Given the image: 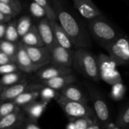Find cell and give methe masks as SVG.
Here are the masks:
<instances>
[{
  "label": "cell",
  "mask_w": 129,
  "mask_h": 129,
  "mask_svg": "<svg viewBox=\"0 0 129 129\" xmlns=\"http://www.w3.org/2000/svg\"><path fill=\"white\" fill-rule=\"evenodd\" d=\"M52 2L57 20L67 33L73 45L76 48L89 47L91 45L89 34L79 17L65 5L63 0H52Z\"/></svg>",
  "instance_id": "1"
},
{
  "label": "cell",
  "mask_w": 129,
  "mask_h": 129,
  "mask_svg": "<svg viewBox=\"0 0 129 129\" xmlns=\"http://www.w3.org/2000/svg\"><path fill=\"white\" fill-rule=\"evenodd\" d=\"M73 66L85 76L96 82L101 80L98 57L85 48H77L76 50L73 51Z\"/></svg>",
  "instance_id": "2"
},
{
  "label": "cell",
  "mask_w": 129,
  "mask_h": 129,
  "mask_svg": "<svg viewBox=\"0 0 129 129\" xmlns=\"http://www.w3.org/2000/svg\"><path fill=\"white\" fill-rule=\"evenodd\" d=\"M88 29L94 39L103 47L123 36L103 14L88 20Z\"/></svg>",
  "instance_id": "3"
},
{
  "label": "cell",
  "mask_w": 129,
  "mask_h": 129,
  "mask_svg": "<svg viewBox=\"0 0 129 129\" xmlns=\"http://www.w3.org/2000/svg\"><path fill=\"white\" fill-rule=\"evenodd\" d=\"M56 101L69 120L84 117L96 119L94 110L85 104L69 100L60 94Z\"/></svg>",
  "instance_id": "4"
},
{
  "label": "cell",
  "mask_w": 129,
  "mask_h": 129,
  "mask_svg": "<svg viewBox=\"0 0 129 129\" xmlns=\"http://www.w3.org/2000/svg\"><path fill=\"white\" fill-rule=\"evenodd\" d=\"M90 98L93 103V110L98 124L101 128H106L110 122V115L107 104L101 94L91 86L88 87Z\"/></svg>",
  "instance_id": "5"
},
{
  "label": "cell",
  "mask_w": 129,
  "mask_h": 129,
  "mask_svg": "<svg viewBox=\"0 0 129 129\" xmlns=\"http://www.w3.org/2000/svg\"><path fill=\"white\" fill-rule=\"evenodd\" d=\"M121 65H129V39L122 36L104 47Z\"/></svg>",
  "instance_id": "6"
},
{
  "label": "cell",
  "mask_w": 129,
  "mask_h": 129,
  "mask_svg": "<svg viewBox=\"0 0 129 129\" xmlns=\"http://www.w3.org/2000/svg\"><path fill=\"white\" fill-rule=\"evenodd\" d=\"M14 62L17 64L19 70L27 73L38 71L39 69L43 67L42 65L35 63L31 60L24 45L21 42L18 43V48L14 58Z\"/></svg>",
  "instance_id": "7"
},
{
  "label": "cell",
  "mask_w": 129,
  "mask_h": 129,
  "mask_svg": "<svg viewBox=\"0 0 129 129\" xmlns=\"http://www.w3.org/2000/svg\"><path fill=\"white\" fill-rule=\"evenodd\" d=\"M51 63L54 65L70 67L73 65V51L57 43L50 50Z\"/></svg>",
  "instance_id": "8"
},
{
  "label": "cell",
  "mask_w": 129,
  "mask_h": 129,
  "mask_svg": "<svg viewBox=\"0 0 129 129\" xmlns=\"http://www.w3.org/2000/svg\"><path fill=\"white\" fill-rule=\"evenodd\" d=\"M73 2L74 8L86 20H90L102 15V12L92 0H73Z\"/></svg>",
  "instance_id": "9"
},
{
  "label": "cell",
  "mask_w": 129,
  "mask_h": 129,
  "mask_svg": "<svg viewBox=\"0 0 129 129\" xmlns=\"http://www.w3.org/2000/svg\"><path fill=\"white\" fill-rule=\"evenodd\" d=\"M24 46L31 60L35 63L45 67L48 63H51V53L45 45L27 46L24 45Z\"/></svg>",
  "instance_id": "10"
},
{
  "label": "cell",
  "mask_w": 129,
  "mask_h": 129,
  "mask_svg": "<svg viewBox=\"0 0 129 129\" xmlns=\"http://www.w3.org/2000/svg\"><path fill=\"white\" fill-rule=\"evenodd\" d=\"M37 27L44 45L50 51L57 44L50 20L47 17H43L39 22Z\"/></svg>",
  "instance_id": "11"
},
{
  "label": "cell",
  "mask_w": 129,
  "mask_h": 129,
  "mask_svg": "<svg viewBox=\"0 0 129 129\" xmlns=\"http://www.w3.org/2000/svg\"><path fill=\"white\" fill-rule=\"evenodd\" d=\"M27 88L28 85L26 79L20 80V82L11 85L4 87L0 92V100L3 101H14L18 95L25 91Z\"/></svg>",
  "instance_id": "12"
},
{
  "label": "cell",
  "mask_w": 129,
  "mask_h": 129,
  "mask_svg": "<svg viewBox=\"0 0 129 129\" xmlns=\"http://www.w3.org/2000/svg\"><path fill=\"white\" fill-rule=\"evenodd\" d=\"M72 73V70L70 67H61L54 65L51 67H43L37 71L36 76L42 81L48 80L61 75H67Z\"/></svg>",
  "instance_id": "13"
},
{
  "label": "cell",
  "mask_w": 129,
  "mask_h": 129,
  "mask_svg": "<svg viewBox=\"0 0 129 129\" xmlns=\"http://www.w3.org/2000/svg\"><path fill=\"white\" fill-rule=\"evenodd\" d=\"M50 22L57 43L67 49L71 50L73 44L67 33L63 29V28L57 20H50Z\"/></svg>",
  "instance_id": "14"
},
{
  "label": "cell",
  "mask_w": 129,
  "mask_h": 129,
  "mask_svg": "<svg viewBox=\"0 0 129 129\" xmlns=\"http://www.w3.org/2000/svg\"><path fill=\"white\" fill-rule=\"evenodd\" d=\"M76 81V78L72 74L61 75L56 76L54 78L42 81V84L49 86L55 90H61L68 85L73 84Z\"/></svg>",
  "instance_id": "15"
},
{
  "label": "cell",
  "mask_w": 129,
  "mask_h": 129,
  "mask_svg": "<svg viewBox=\"0 0 129 129\" xmlns=\"http://www.w3.org/2000/svg\"><path fill=\"white\" fill-rule=\"evenodd\" d=\"M60 94L69 100L85 104H88V100L84 92L76 85H74L73 84L68 85L67 86L62 88L60 90Z\"/></svg>",
  "instance_id": "16"
},
{
  "label": "cell",
  "mask_w": 129,
  "mask_h": 129,
  "mask_svg": "<svg viewBox=\"0 0 129 129\" xmlns=\"http://www.w3.org/2000/svg\"><path fill=\"white\" fill-rule=\"evenodd\" d=\"M23 122V115L20 107H17L12 113L0 118V129H8L14 128L17 124Z\"/></svg>",
  "instance_id": "17"
},
{
  "label": "cell",
  "mask_w": 129,
  "mask_h": 129,
  "mask_svg": "<svg viewBox=\"0 0 129 129\" xmlns=\"http://www.w3.org/2000/svg\"><path fill=\"white\" fill-rule=\"evenodd\" d=\"M101 125L94 119L84 117L69 120L67 125V129H99Z\"/></svg>",
  "instance_id": "18"
},
{
  "label": "cell",
  "mask_w": 129,
  "mask_h": 129,
  "mask_svg": "<svg viewBox=\"0 0 129 129\" xmlns=\"http://www.w3.org/2000/svg\"><path fill=\"white\" fill-rule=\"evenodd\" d=\"M47 105H48L47 103L42 101H37L36 100L24 106L23 110L28 115L29 118L34 120H38L45 112Z\"/></svg>",
  "instance_id": "19"
},
{
  "label": "cell",
  "mask_w": 129,
  "mask_h": 129,
  "mask_svg": "<svg viewBox=\"0 0 129 129\" xmlns=\"http://www.w3.org/2000/svg\"><path fill=\"white\" fill-rule=\"evenodd\" d=\"M98 63L100 75L114 70L118 66H120V63L116 59H115L110 54L106 55L104 54H101L98 57Z\"/></svg>",
  "instance_id": "20"
},
{
  "label": "cell",
  "mask_w": 129,
  "mask_h": 129,
  "mask_svg": "<svg viewBox=\"0 0 129 129\" xmlns=\"http://www.w3.org/2000/svg\"><path fill=\"white\" fill-rule=\"evenodd\" d=\"M21 42L27 46L45 45L39 33L38 27L36 26H32L29 30L21 37Z\"/></svg>",
  "instance_id": "21"
},
{
  "label": "cell",
  "mask_w": 129,
  "mask_h": 129,
  "mask_svg": "<svg viewBox=\"0 0 129 129\" xmlns=\"http://www.w3.org/2000/svg\"><path fill=\"white\" fill-rule=\"evenodd\" d=\"M126 93L125 85L121 82H117L112 85V88L110 92V97L113 101H121L123 99Z\"/></svg>",
  "instance_id": "22"
},
{
  "label": "cell",
  "mask_w": 129,
  "mask_h": 129,
  "mask_svg": "<svg viewBox=\"0 0 129 129\" xmlns=\"http://www.w3.org/2000/svg\"><path fill=\"white\" fill-rule=\"evenodd\" d=\"M59 95L60 94L57 92V90H55L45 85L39 91V97L41 98V101L47 104H48L53 99H57Z\"/></svg>",
  "instance_id": "23"
},
{
  "label": "cell",
  "mask_w": 129,
  "mask_h": 129,
  "mask_svg": "<svg viewBox=\"0 0 129 129\" xmlns=\"http://www.w3.org/2000/svg\"><path fill=\"white\" fill-rule=\"evenodd\" d=\"M17 48L18 44H15L14 42H11L6 39L0 41V51L11 57L13 60L17 53Z\"/></svg>",
  "instance_id": "24"
},
{
  "label": "cell",
  "mask_w": 129,
  "mask_h": 129,
  "mask_svg": "<svg viewBox=\"0 0 129 129\" xmlns=\"http://www.w3.org/2000/svg\"><path fill=\"white\" fill-rule=\"evenodd\" d=\"M21 80V75L19 73L12 72L5 75H2V78L0 79V85L2 87H6L15 84Z\"/></svg>",
  "instance_id": "25"
},
{
  "label": "cell",
  "mask_w": 129,
  "mask_h": 129,
  "mask_svg": "<svg viewBox=\"0 0 129 129\" xmlns=\"http://www.w3.org/2000/svg\"><path fill=\"white\" fill-rule=\"evenodd\" d=\"M32 26V21L29 16L21 17L17 23V29L19 36L21 38L23 35H25L29 30Z\"/></svg>",
  "instance_id": "26"
},
{
  "label": "cell",
  "mask_w": 129,
  "mask_h": 129,
  "mask_svg": "<svg viewBox=\"0 0 129 129\" xmlns=\"http://www.w3.org/2000/svg\"><path fill=\"white\" fill-rule=\"evenodd\" d=\"M101 79L104 81L105 82L113 85L117 82H122V76L119 73V72L116 69L114 70H112L110 72H107L105 73H102L100 75Z\"/></svg>",
  "instance_id": "27"
},
{
  "label": "cell",
  "mask_w": 129,
  "mask_h": 129,
  "mask_svg": "<svg viewBox=\"0 0 129 129\" xmlns=\"http://www.w3.org/2000/svg\"><path fill=\"white\" fill-rule=\"evenodd\" d=\"M118 128H125L129 126V105L125 107L118 116L116 123Z\"/></svg>",
  "instance_id": "28"
},
{
  "label": "cell",
  "mask_w": 129,
  "mask_h": 129,
  "mask_svg": "<svg viewBox=\"0 0 129 129\" xmlns=\"http://www.w3.org/2000/svg\"><path fill=\"white\" fill-rule=\"evenodd\" d=\"M19 34L17 29V23L14 22L10 23L7 25L5 34V39L11 41V42H16L19 39Z\"/></svg>",
  "instance_id": "29"
},
{
  "label": "cell",
  "mask_w": 129,
  "mask_h": 129,
  "mask_svg": "<svg viewBox=\"0 0 129 129\" xmlns=\"http://www.w3.org/2000/svg\"><path fill=\"white\" fill-rule=\"evenodd\" d=\"M36 3L39 4L46 11V17L50 20H57V17L52 5L50 4L48 0H33Z\"/></svg>",
  "instance_id": "30"
},
{
  "label": "cell",
  "mask_w": 129,
  "mask_h": 129,
  "mask_svg": "<svg viewBox=\"0 0 129 129\" xmlns=\"http://www.w3.org/2000/svg\"><path fill=\"white\" fill-rule=\"evenodd\" d=\"M29 11L33 16L37 18H43L46 17V11L38 3L36 2H33L29 5Z\"/></svg>",
  "instance_id": "31"
},
{
  "label": "cell",
  "mask_w": 129,
  "mask_h": 129,
  "mask_svg": "<svg viewBox=\"0 0 129 129\" xmlns=\"http://www.w3.org/2000/svg\"><path fill=\"white\" fill-rule=\"evenodd\" d=\"M17 107L18 106H17L12 101L0 104V116L2 117L12 113Z\"/></svg>",
  "instance_id": "32"
},
{
  "label": "cell",
  "mask_w": 129,
  "mask_h": 129,
  "mask_svg": "<svg viewBox=\"0 0 129 129\" xmlns=\"http://www.w3.org/2000/svg\"><path fill=\"white\" fill-rule=\"evenodd\" d=\"M19 69L17 66V64L14 62L5 63V64H0V75H5L9 73L16 72Z\"/></svg>",
  "instance_id": "33"
},
{
  "label": "cell",
  "mask_w": 129,
  "mask_h": 129,
  "mask_svg": "<svg viewBox=\"0 0 129 129\" xmlns=\"http://www.w3.org/2000/svg\"><path fill=\"white\" fill-rule=\"evenodd\" d=\"M0 12L6 14V15H8V16H11L12 17H14L17 13L14 11V9L10 6L9 5H7L5 3H3V2H0Z\"/></svg>",
  "instance_id": "34"
},
{
  "label": "cell",
  "mask_w": 129,
  "mask_h": 129,
  "mask_svg": "<svg viewBox=\"0 0 129 129\" xmlns=\"http://www.w3.org/2000/svg\"><path fill=\"white\" fill-rule=\"evenodd\" d=\"M21 125H22L20 127L24 129H41V127L37 122V120L32 119L30 118H29L27 120L24 122L23 120Z\"/></svg>",
  "instance_id": "35"
},
{
  "label": "cell",
  "mask_w": 129,
  "mask_h": 129,
  "mask_svg": "<svg viewBox=\"0 0 129 129\" xmlns=\"http://www.w3.org/2000/svg\"><path fill=\"white\" fill-rule=\"evenodd\" d=\"M0 2L11 6L17 14H19L21 11L22 7H21L20 2L19 0H0Z\"/></svg>",
  "instance_id": "36"
},
{
  "label": "cell",
  "mask_w": 129,
  "mask_h": 129,
  "mask_svg": "<svg viewBox=\"0 0 129 129\" xmlns=\"http://www.w3.org/2000/svg\"><path fill=\"white\" fill-rule=\"evenodd\" d=\"M12 62H14V60L11 57H10L5 53L0 51V64H5V63H12Z\"/></svg>",
  "instance_id": "37"
},
{
  "label": "cell",
  "mask_w": 129,
  "mask_h": 129,
  "mask_svg": "<svg viewBox=\"0 0 129 129\" xmlns=\"http://www.w3.org/2000/svg\"><path fill=\"white\" fill-rule=\"evenodd\" d=\"M11 18H13L11 16H8V15H6L2 12H0V21L2 22H7V21H9L10 20H11Z\"/></svg>",
  "instance_id": "38"
},
{
  "label": "cell",
  "mask_w": 129,
  "mask_h": 129,
  "mask_svg": "<svg viewBox=\"0 0 129 129\" xmlns=\"http://www.w3.org/2000/svg\"><path fill=\"white\" fill-rule=\"evenodd\" d=\"M6 27H7V25L3 24V23L0 24V39H2V38L5 37Z\"/></svg>",
  "instance_id": "39"
},
{
  "label": "cell",
  "mask_w": 129,
  "mask_h": 129,
  "mask_svg": "<svg viewBox=\"0 0 129 129\" xmlns=\"http://www.w3.org/2000/svg\"><path fill=\"white\" fill-rule=\"evenodd\" d=\"M2 88H2V86L0 85V92L2 91Z\"/></svg>",
  "instance_id": "40"
},
{
  "label": "cell",
  "mask_w": 129,
  "mask_h": 129,
  "mask_svg": "<svg viewBox=\"0 0 129 129\" xmlns=\"http://www.w3.org/2000/svg\"><path fill=\"white\" fill-rule=\"evenodd\" d=\"M2 23V21H0V24H1V23Z\"/></svg>",
  "instance_id": "41"
}]
</instances>
